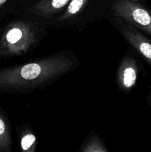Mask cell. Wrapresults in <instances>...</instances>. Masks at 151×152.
<instances>
[{
	"mask_svg": "<svg viewBox=\"0 0 151 152\" xmlns=\"http://www.w3.org/2000/svg\"><path fill=\"white\" fill-rule=\"evenodd\" d=\"M78 65L76 58L61 53L2 68L0 69V93L29 94L44 88Z\"/></svg>",
	"mask_w": 151,
	"mask_h": 152,
	"instance_id": "6da1fadb",
	"label": "cell"
},
{
	"mask_svg": "<svg viewBox=\"0 0 151 152\" xmlns=\"http://www.w3.org/2000/svg\"><path fill=\"white\" fill-rule=\"evenodd\" d=\"M36 40V31L31 24L23 20L15 21L1 36L0 53L4 56H21L29 51Z\"/></svg>",
	"mask_w": 151,
	"mask_h": 152,
	"instance_id": "7a4b0ae2",
	"label": "cell"
},
{
	"mask_svg": "<svg viewBox=\"0 0 151 152\" xmlns=\"http://www.w3.org/2000/svg\"><path fill=\"white\" fill-rule=\"evenodd\" d=\"M113 11L117 18L151 36V10L135 0H115Z\"/></svg>",
	"mask_w": 151,
	"mask_h": 152,
	"instance_id": "3957f363",
	"label": "cell"
},
{
	"mask_svg": "<svg viewBox=\"0 0 151 152\" xmlns=\"http://www.w3.org/2000/svg\"><path fill=\"white\" fill-rule=\"evenodd\" d=\"M116 27L126 41L151 65V41L139 29L117 18Z\"/></svg>",
	"mask_w": 151,
	"mask_h": 152,
	"instance_id": "277c9868",
	"label": "cell"
},
{
	"mask_svg": "<svg viewBox=\"0 0 151 152\" xmlns=\"http://www.w3.org/2000/svg\"><path fill=\"white\" fill-rule=\"evenodd\" d=\"M137 62L132 56H126L121 59L116 74V83L124 92H129L136 84L138 78Z\"/></svg>",
	"mask_w": 151,
	"mask_h": 152,
	"instance_id": "5b68a950",
	"label": "cell"
},
{
	"mask_svg": "<svg viewBox=\"0 0 151 152\" xmlns=\"http://www.w3.org/2000/svg\"><path fill=\"white\" fill-rule=\"evenodd\" d=\"M70 0H40L30 7V13L42 17H50L68 6Z\"/></svg>",
	"mask_w": 151,
	"mask_h": 152,
	"instance_id": "8992f818",
	"label": "cell"
},
{
	"mask_svg": "<svg viewBox=\"0 0 151 152\" xmlns=\"http://www.w3.org/2000/svg\"><path fill=\"white\" fill-rule=\"evenodd\" d=\"M12 151V137L10 127L7 119L0 111V152Z\"/></svg>",
	"mask_w": 151,
	"mask_h": 152,
	"instance_id": "52a82bcc",
	"label": "cell"
},
{
	"mask_svg": "<svg viewBox=\"0 0 151 152\" xmlns=\"http://www.w3.org/2000/svg\"><path fill=\"white\" fill-rule=\"evenodd\" d=\"M89 0H70L59 22H66L78 16L88 3Z\"/></svg>",
	"mask_w": 151,
	"mask_h": 152,
	"instance_id": "ba28073f",
	"label": "cell"
},
{
	"mask_svg": "<svg viewBox=\"0 0 151 152\" xmlns=\"http://www.w3.org/2000/svg\"><path fill=\"white\" fill-rule=\"evenodd\" d=\"M20 147L21 149L24 151L34 152L37 146V140L36 135L30 129L25 128L22 129L20 135Z\"/></svg>",
	"mask_w": 151,
	"mask_h": 152,
	"instance_id": "9c48e42d",
	"label": "cell"
},
{
	"mask_svg": "<svg viewBox=\"0 0 151 152\" xmlns=\"http://www.w3.org/2000/svg\"><path fill=\"white\" fill-rule=\"evenodd\" d=\"M80 151L82 152H107L108 150L97 136L92 137L84 143Z\"/></svg>",
	"mask_w": 151,
	"mask_h": 152,
	"instance_id": "30bf717a",
	"label": "cell"
},
{
	"mask_svg": "<svg viewBox=\"0 0 151 152\" xmlns=\"http://www.w3.org/2000/svg\"><path fill=\"white\" fill-rule=\"evenodd\" d=\"M147 101H148V102H149L150 105H151V92L149 94V95L147 96Z\"/></svg>",
	"mask_w": 151,
	"mask_h": 152,
	"instance_id": "8fae6325",
	"label": "cell"
},
{
	"mask_svg": "<svg viewBox=\"0 0 151 152\" xmlns=\"http://www.w3.org/2000/svg\"><path fill=\"white\" fill-rule=\"evenodd\" d=\"M7 1V0H0V7H1Z\"/></svg>",
	"mask_w": 151,
	"mask_h": 152,
	"instance_id": "7c38bea8",
	"label": "cell"
}]
</instances>
